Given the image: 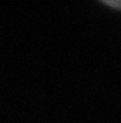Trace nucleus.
<instances>
[{
  "mask_svg": "<svg viewBox=\"0 0 121 123\" xmlns=\"http://www.w3.org/2000/svg\"><path fill=\"white\" fill-rule=\"evenodd\" d=\"M107 5L109 6H113V7H118L121 10V1H109V2H106Z\"/></svg>",
  "mask_w": 121,
  "mask_h": 123,
  "instance_id": "1",
  "label": "nucleus"
}]
</instances>
